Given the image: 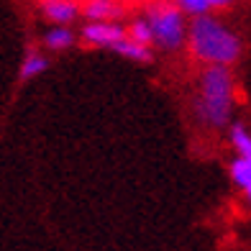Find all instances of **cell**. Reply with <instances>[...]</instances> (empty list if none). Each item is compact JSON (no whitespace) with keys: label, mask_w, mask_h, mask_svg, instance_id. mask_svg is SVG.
<instances>
[{"label":"cell","mask_w":251,"mask_h":251,"mask_svg":"<svg viewBox=\"0 0 251 251\" xmlns=\"http://www.w3.org/2000/svg\"><path fill=\"white\" fill-rule=\"evenodd\" d=\"M228 141H231V146L236 149L238 156L251 159V131L244 123H236V121L231 123V128H228Z\"/></svg>","instance_id":"cell-10"},{"label":"cell","mask_w":251,"mask_h":251,"mask_svg":"<svg viewBox=\"0 0 251 251\" xmlns=\"http://www.w3.org/2000/svg\"><path fill=\"white\" fill-rule=\"evenodd\" d=\"M128 33L133 41L139 44H146V47H154V31L149 26V21H146V16H136L128 21Z\"/></svg>","instance_id":"cell-12"},{"label":"cell","mask_w":251,"mask_h":251,"mask_svg":"<svg viewBox=\"0 0 251 251\" xmlns=\"http://www.w3.org/2000/svg\"><path fill=\"white\" fill-rule=\"evenodd\" d=\"M228 175H231L233 185L238 190H246L251 185V159H244V156H233L231 164H228Z\"/></svg>","instance_id":"cell-11"},{"label":"cell","mask_w":251,"mask_h":251,"mask_svg":"<svg viewBox=\"0 0 251 251\" xmlns=\"http://www.w3.org/2000/svg\"><path fill=\"white\" fill-rule=\"evenodd\" d=\"M128 26L118 24V21H87V24L79 28V39L87 47L95 49H108L113 51L123 39H128Z\"/></svg>","instance_id":"cell-4"},{"label":"cell","mask_w":251,"mask_h":251,"mask_svg":"<svg viewBox=\"0 0 251 251\" xmlns=\"http://www.w3.org/2000/svg\"><path fill=\"white\" fill-rule=\"evenodd\" d=\"M79 39V33H75L70 26H51L44 31L41 44L47 47L49 51H64V49H72Z\"/></svg>","instance_id":"cell-6"},{"label":"cell","mask_w":251,"mask_h":251,"mask_svg":"<svg viewBox=\"0 0 251 251\" xmlns=\"http://www.w3.org/2000/svg\"><path fill=\"white\" fill-rule=\"evenodd\" d=\"M208 3H210V8L215 10V8H231L236 0H208Z\"/></svg>","instance_id":"cell-14"},{"label":"cell","mask_w":251,"mask_h":251,"mask_svg":"<svg viewBox=\"0 0 251 251\" xmlns=\"http://www.w3.org/2000/svg\"><path fill=\"white\" fill-rule=\"evenodd\" d=\"M47 70H49V56L39 49H28L24 62H21V82H28V79L44 75Z\"/></svg>","instance_id":"cell-9"},{"label":"cell","mask_w":251,"mask_h":251,"mask_svg":"<svg viewBox=\"0 0 251 251\" xmlns=\"http://www.w3.org/2000/svg\"><path fill=\"white\" fill-rule=\"evenodd\" d=\"M113 54H118L123 56V59H131L136 64H151L156 59V54H154V47H146V44H139V41H133L131 36L128 39H123L116 49H113Z\"/></svg>","instance_id":"cell-8"},{"label":"cell","mask_w":251,"mask_h":251,"mask_svg":"<svg viewBox=\"0 0 251 251\" xmlns=\"http://www.w3.org/2000/svg\"><path fill=\"white\" fill-rule=\"evenodd\" d=\"M244 198H246V202H249V205H251V185H249V187H246V190H244Z\"/></svg>","instance_id":"cell-15"},{"label":"cell","mask_w":251,"mask_h":251,"mask_svg":"<svg viewBox=\"0 0 251 251\" xmlns=\"http://www.w3.org/2000/svg\"><path fill=\"white\" fill-rule=\"evenodd\" d=\"M175 3L185 10V16H192V18H195V16H205V13H210V10H213L208 0H175Z\"/></svg>","instance_id":"cell-13"},{"label":"cell","mask_w":251,"mask_h":251,"mask_svg":"<svg viewBox=\"0 0 251 251\" xmlns=\"http://www.w3.org/2000/svg\"><path fill=\"white\" fill-rule=\"evenodd\" d=\"M82 16L87 21H118L123 16V8L116 0H87L82 5Z\"/></svg>","instance_id":"cell-7"},{"label":"cell","mask_w":251,"mask_h":251,"mask_svg":"<svg viewBox=\"0 0 251 251\" xmlns=\"http://www.w3.org/2000/svg\"><path fill=\"white\" fill-rule=\"evenodd\" d=\"M192 113L210 131H228L233 123V72L231 67L205 64L198 75Z\"/></svg>","instance_id":"cell-1"},{"label":"cell","mask_w":251,"mask_h":251,"mask_svg":"<svg viewBox=\"0 0 251 251\" xmlns=\"http://www.w3.org/2000/svg\"><path fill=\"white\" fill-rule=\"evenodd\" d=\"M144 16L154 31V49L175 54L187 47L190 36L187 16L175 0H154V3L146 5Z\"/></svg>","instance_id":"cell-3"},{"label":"cell","mask_w":251,"mask_h":251,"mask_svg":"<svg viewBox=\"0 0 251 251\" xmlns=\"http://www.w3.org/2000/svg\"><path fill=\"white\" fill-rule=\"evenodd\" d=\"M39 10L54 26H72L75 21L82 16V8H79L75 0H41Z\"/></svg>","instance_id":"cell-5"},{"label":"cell","mask_w":251,"mask_h":251,"mask_svg":"<svg viewBox=\"0 0 251 251\" xmlns=\"http://www.w3.org/2000/svg\"><path fill=\"white\" fill-rule=\"evenodd\" d=\"M187 47H190V54L202 67L205 64L233 67L244 54V39L231 26H226L221 18L205 13V16L192 18Z\"/></svg>","instance_id":"cell-2"}]
</instances>
